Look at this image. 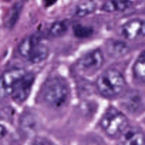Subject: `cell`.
<instances>
[{
    "label": "cell",
    "mask_w": 145,
    "mask_h": 145,
    "mask_svg": "<svg viewBox=\"0 0 145 145\" xmlns=\"http://www.w3.org/2000/svg\"><path fill=\"white\" fill-rule=\"evenodd\" d=\"M6 135V129L3 125H0V140L3 138Z\"/></svg>",
    "instance_id": "20"
},
{
    "label": "cell",
    "mask_w": 145,
    "mask_h": 145,
    "mask_svg": "<svg viewBox=\"0 0 145 145\" xmlns=\"http://www.w3.org/2000/svg\"><path fill=\"white\" fill-rule=\"evenodd\" d=\"M39 42H40V38L38 34H33L24 38L18 46L20 55L26 58L32 48Z\"/></svg>",
    "instance_id": "14"
},
{
    "label": "cell",
    "mask_w": 145,
    "mask_h": 145,
    "mask_svg": "<svg viewBox=\"0 0 145 145\" xmlns=\"http://www.w3.org/2000/svg\"><path fill=\"white\" fill-rule=\"evenodd\" d=\"M21 127L26 133H33L38 127V120L33 113H25L21 118Z\"/></svg>",
    "instance_id": "12"
},
{
    "label": "cell",
    "mask_w": 145,
    "mask_h": 145,
    "mask_svg": "<svg viewBox=\"0 0 145 145\" xmlns=\"http://www.w3.org/2000/svg\"><path fill=\"white\" fill-rule=\"evenodd\" d=\"M22 7L23 4L21 1L16 3L13 6L12 8H11V11H10L8 19H7V22H6V27L7 28L11 29V28H12L15 25V24H16V22L18 20V18L20 16V14H21V10H22Z\"/></svg>",
    "instance_id": "17"
},
{
    "label": "cell",
    "mask_w": 145,
    "mask_h": 145,
    "mask_svg": "<svg viewBox=\"0 0 145 145\" xmlns=\"http://www.w3.org/2000/svg\"><path fill=\"white\" fill-rule=\"evenodd\" d=\"M103 63V55L100 50H93L84 55L77 62L76 67L83 74L91 75L97 72Z\"/></svg>",
    "instance_id": "4"
},
{
    "label": "cell",
    "mask_w": 145,
    "mask_h": 145,
    "mask_svg": "<svg viewBox=\"0 0 145 145\" xmlns=\"http://www.w3.org/2000/svg\"><path fill=\"white\" fill-rule=\"evenodd\" d=\"M128 125L127 117L114 107H110L101 120L103 131L110 137H118Z\"/></svg>",
    "instance_id": "3"
},
{
    "label": "cell",
    "mask_w": 145,
    "mask_h": 145,
    "mask_svg": "<svg viewBox=\"0 0 145 145\" xmlns=\"http://www.w3.org/2000/svg\"><path fill=\"white\" fill-rule=\"evenodd\" d=\"M122 101L125 108L132 114H135L142 110V99L138 92H129L123 98Z\"/></svg>",
    "instance_id": "8"
},
{
    "label": "cell",
    "mask_w": 145,
    "mask_h": 145,
    "mask_svg": "<svg viewBox=\"0 0 145 145\" xmlns=\"http://www.w3.org/2000/svg\"><path fill=\"white\" fill-rule=\"evenodd\" d=\"M34 79L35 77L32 73L26 72L18 81L11 94L14 101L20 103L26 100L32 89Z\"/></svg>",
    "instance_id": "6"
},
{
    "label": "cell",
    "mask_w": 145,
    "mask_h": 145,
    "mask_svg": "<svg viewBox=\"0 0 145 145\" xmlns=\"http://www.w3.org/2000/svg\"><path fill=\"white\" fill-rule=\"evenodd\" d=\"M96 8V4L93 0H82L74 8V15L84 17L92 14Z\"/></svg>",
    "instance_id": "13"
},
{
    "label": "cell",
    "mask_w": 145,
    "mask_h": 145,
    "mask_svg": "<svg viewBox=\"0 0 145 145\" xmlns=\"http://www.w3.org/2000/svg\"><path fill=\"white\" fill-rule=\"evenodd\" d=\"M122 35L130 40L138 39L144 36V21L141 19H132L122 26Z\"/></svg>",
    "instance_id": "7"
},
{
    "label": "cell",
    "mask_w": 145,
    "mask_h": 145,
    "mask_svg": "<svg viewBox=\"0 0 145 145\" xmlns=\"http://www.w3.org/2000/svg\"><path fill=\"white\" fill-rule=\"evenodd\" d=\"M74 34L76 37L79 38H89L93 33V28L89 26H85L81 24L75 25L73 28Z\"/></svg>",
    "instance_id": "19"
},
{
    "label": "cell",
    "mask_w": 145,
    "mask_h": 145,
    "mask_svg": "<svg viewBox=\"0 0 145 145\" xmlns=\"http://www.w3.org/2000/svg\"><path fill=\"white\" fill-rule=\"evenodd\" d=\"M49 55V48L40 42L35 45L26 57L32 64H38L45 60Z\"/></svg>",
    "instance_id": "10"
},
{
    "label": "cell",
    "mask_w": 145,
    "mask_h": 145,
    "mask_svg": "<svg viewBox=\"0 0 145 145\" xmlns=\"http://www.w3.org/2000/svg\"><path fill=\"white\" fill-rule=\"evenodd\" d=\"M67 31V25L64 21H57L52 25L49 30V34L53 38H58L66 33Z\"/></svg>",
    "instance_id": "18"
},
{
    "label": "cell",
    "mask_w": 145,
    "mask_h": 145,
    "mask_svg": "<svg viewBox=\"0 0 145 145\" xmlns=\"http://www.w3.org/2000/svg\"><path fill=\"white\" fill-rule=\"evenodd\" d=\"M96 84L101 94L105 97L113 98L121 93L125 86V81L117 69H108L99 75Z\"/></svg>",
    "instance_id": "1"
},
{
    "label": "cell",
    "mask_w": 145,
    "mask_h": 145,
    "mask_svg": "<svg viewBox=\"0 0 145 145\" xmlns=\"http://www.w3.org/2000/svg\"><path fill=\"white\" fill-rule=\"evenodd\" d=\"M45 4H46L47 6H50L52 4H53L54 3L56 2L57 0H45Z\"/></svg>",
    "instance_id": "21"
},
{
    "label": "cell",
    "mask_w": 145,
    "mask_h": 145,
    "mask_svg": "<svg viewBox=\"0 0 145 145\" xmlns=\"http://www.w3.org/2000/svg\"><path fill=\"white\" fill-rule=\"evenodd\" d=\"M121 135H123V144L128 145H144V134L140 130L137 128L125 129Z\"/></svg>",
    "instance_id": "11"
},
{
    "label": "cell",
    "mask_w": 145,
    "mask_h": 145,
    "mask_svg": "<svg viewBox=\"0 0 145 145\" xmlns=\"http://www.w3.org/2000/svg\"><path fill=\"white\" fill-rule=\"evenodd\" d=\"M106 50L112 57H120L127 54L129 46L125 42L120 40H111L106 45Z\"/></svg>",
    "instance_id": "9"
},
{
    "label": "cell",
    "mask_w": 145,
    "mask_h": 145,
    "mask_svg": "<svg viewBox=\"0 0 145 145\" xmlns=\"http://www.w3.org/2000/svg\"><path fill=\"white\" fill-rule=\"evenodd\" d=\"M134 76L142 83H144L145 79V55L142 51L136 60L133 67Z\"/></svg>",
    "instance_id": "16"
},
{
    "label": "cell",
    "mask_w": 145,
    "mask_h": 145,
    "mask_svg": "<svg viewBox=\"0 0 145 145\" xmlns=\"http://www.w3.org/2000/svg\"><path fill=\"white\" fill-rule=\"evenodd\" d=\"M132 4L130 0H108L103 4L102 9L107 12L123 11L130 8Z\"/></svg>",
    "instance_id": "15"
},
{
    "label": "cell",
    "mask_w": 145,
    "mask_h": 145,
    "mask_svg": "<svg viewBox=\"0 0 145 145\" xmlns=\"http://www.w3.org/2000/svg\"><path fill=\"white\" fill-rule=\"evenodd\" d=\"M25 73L21 68H14L4 72L0 76V98L11 96L16 85Z\"/></svg>",
    "instance_id": "5"
},
{
    "label": "cell",
    "mask_w": 145,
    "mask_h": 145,
    "mask_svg": "<svg viewBox=\"0 0 145 145\" xmlns=\"http://www.w3.org/2000/svg\"><path fill=\"white\" fill-rule=\"evenodd\" d=\"M69 89L66 81L60 77L50 79L44 88L43 97L48 104L53 108H60L67 101Z\"/></svg>",
    "instance_id": "2"
}]
</instances>
